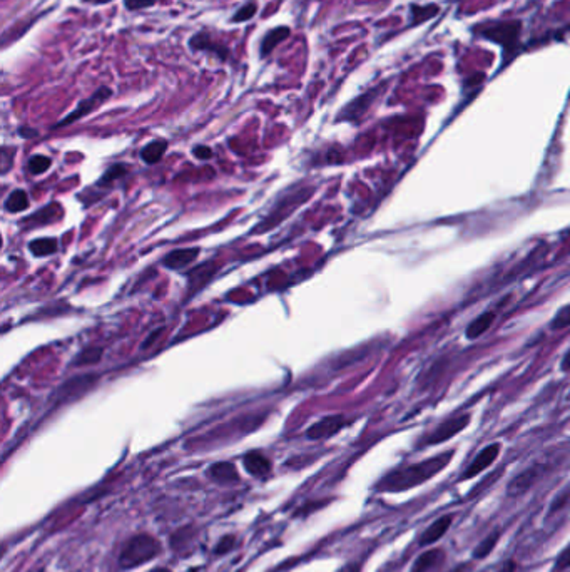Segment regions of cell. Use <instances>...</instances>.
<instances>
[{"instance_id":"6da1fadb","label":"cell","mask_w":570,"mask_h":572,"mask_svg":"<svg viewBox=\"0 0 570 572\" xmlns=\"http://www.w3.org/2000/svg\"><path fill=\"white\" fill-rule=\"evenodd\" d=\"M455 450H449V452H442L435 457L427 458V461L413 463V466H407L397 471L390 472L380 480L378 489L386 492H403L413 487L425 484L435 477L438 472H442L449 466L451 457H454Z\"/></svg>"},{"instance_id":"7a4b0ae2","label":"cell","mask_w":570,"mask_h":572,"mask_svg":"<svg viewBox=\"0 0 570 572\" xmlns=\"http://www.w3.org/2000/svg\"><path fill=\"white\" fill-rule=\"evenodd\" d=\"M159 552H161V544L158 539L149 534H138L124 544L119 556V564L122 569H134L154 559Z\"/></svg>"},{"instance_id":"3957f363","label":"cell","mask_w":570,"mask_h":572,"mask_svg":"<svg viewBox=\"0 0 570 572\" xmlns=\"http://www.w3.org/2000/svg\"><path fill=\"white\" fill-rule=\"evenodd\" d=\"M111 96H112L111 87H107V86L99 87L97 91L92 94V96H89L87 99H84V101L79 102L77 107H75V109L70 112V114L65 116L62 121H59V123L55 124V128H64V126H69V124L75 123V121H79V119H82V117L89 116L91 112L96 111L97 107H101L104 102L109 99Z\"/></svg>"},{"instance_id":"277c9868","label":"cell","mask_w":570,"mask_h":572,"mask_svg":"<svg viewBox=\"0 0 570 572\" xmlns=\"http://www.w3.org/2000/svg\"><path fill=\"white\" fill-rule=\"evenodd\" d=\"M468 424H470V415L468 414L454 417V419H450V420H445L444 424H440L435 430H433V432L430 434V437L425 440V444L427 445L444 444L449 439L455 437L456 434H460L461 430H464Z\"/></svg>"},{"instance_id":"5b68a950","label":"cell","mask_w":570,"mask_h":572,"mask_svg":"<svg viewBox=\"0 0 570 572\" xmlns=\"http://www.w3.org/2000/svg\"><path fill=\"white\" fill-rule=\"evenodd\" d=\"M545 471H547V467H545L544 463H535V466L525 468L524 472H520L517 477H513V479L510 480V484H508V487H507L508 495H512V497L524 495L525 492L529 490L542 475H544Z\"/></svg>"},{"instance_id":"8992f818","label":"cell","mask_w":570,"mask_h":572,"mask_svg":"<svg viewBox=\"0 0 570 572\" xmlns=\"http://www.w3.org/2000/svg\"><path fill=\"white\" fill-rule=\"evenodd\" d=\"M498 453H500V444L487 445L483 450H480L478 456L473 458V462L466 467L464 475H461V480L473 479V477H477L478 473L487 471V468L497 461Z\"/></svg>"},{"instance_id":"52a82bcc","label":"cell","mask_w":570,"mask_h":572,"mask_svg":"<svg viewBox=\"0 0 570 572\" xmlns=\"http://www.w3.org/2000/svg\"><path fill=\"white\" fill-rule=\"evenodd\" d=\"M190 47L192 50H201V53L209 50V53L218 55L219 60H226L229 57L228 47L221 44V42H216L207 32H197V34L192 35L190 40Z\"/></svg>"},{"instance_id":"ba28073f","label":"cell","mask_w":570,"mask_h":572,"mask_svg":"<svg viewBox=\"0 0 570 572\" xmlns=\"http://www.w3.org/2000/svg\"><path fill=\"white\" fill-rule=\"evenodd\" d=\"M346 420L345 417L341 415H334V417H327V419L319 420L314 424L311 429L308 430V439L311 440H322V439H328L331 437L338 432V430H341L343 427H345Z\"/></svg>"},{"instance_id":"9c48e42d","label":"cell","mask_w":570,"mask_h":572,"mask_svg":"<svg viewBox=\"0 0 570 572\" xmlns=\"http://www.w3.org/2000/svg\"><path fill=\"white\" fill-rule=\"evenodd\" d=\"M454 519H455L454 514H445V515H442L440 519H437L432 526H428L425 531L422 532L420 546L427 547V546H432V544H435L437 541H440V539L446 534V531L451 527Z\"/></svg>"},{"instance_id":"30bf717a","label":"cell","mask_w":570,"mask_h":572,"mask_svg":"<svg viewBox=\"0 0 570 572\" xmlns=\"http://www.w3.org/2000/svg\"><path fill=\"white\" fill-rule=\"evenodd\" d=\"M244 468L251 473L254 477H259V479H265L271 473V462L270 458L263 456L261 452H249L243 458Z\"/></svg>"},{"instance_id":"8fae6325","label":"cell","mask_w":570,"mask_h":572,"mask_svg":"<svg viewBox=\"0 0 570 572\" xmlns=\"http://www.w3.org/2000/svg\"><path fill=\"white\" fill-rule=\"evenodd\" d=\"M207 475H209L211 479H213L214 482H218V484H221V485L236 484V482L239 480L236 467H234V463H231V462L213 463V466L209 467V471H207Z\"/></svg>"},{"instance_id":"7c38bea8","label":"cell","mask_w":570,"mask_h":572,"mask_svg":"<svg viewBox=\"0 0 570 572\" xmlns=\"http://www.w3.org/2000/svg\"><path fill=\"white\" fill-rule=\"evenodd\" d=\"M290 34H291L290 27H286V26H280V27H275V29H271L268 34H265V37H263L261 47H259V55H261V57L270 55L273 50L276 49L278 44H281L283 40L288 39Z\"/></svg>"},{"instance_id":"4fadbf2b","label":"cell","mask_w":570,"mask_h":572,"mask_svg":"<svg viewBox=\"0 0 570 572\" xmlns=\"http://www.w3.org/2000/svg\"><path fill=\"white\" fill-rule=\"evenodd\" d=\"M444 559L445 552L442 549H428L422 552V556L417 557V561L412 566V572H430L432 569L440 566Z\"/></svg>"},{"instance_id":"5bb4252c","label":"cell","mask_w":570,"mask_h":572,"mask_svg":"<svg viewBox=\"0 0 570 572\" xmlns=\"http://www.w3.org/2000/svg\"><path fill=\"white\" fill-rule=\"evenodd\" d=\"M197 253L199 250L197 248H192V250H176L172 253H169V255L164 258V266H168V268L171 270H181L185 268L186 265H190L192 260H196Z\"/></svg>"},{"instance_id":"9a60e30c","label":"cell","mask_w":570,"mask_h":572,"mask_svg":"<svg viewBox=\"0 0 570 572\" xmlns=\"http://www.w3.org/2000/svg\"><path fill=\"white\" fill-rule=\"evenodd\" d=\"M493 321H495V313L493 312L482 313V315L475 318V320L468 325V328H466V331H465L466 339L475 340V339H478V336H482L483 333L487 331L490 326H492Z\"/></svg>"},{"instance_id":"2e32d148","label":"cell","mask_w":570,"mask_h":572,"mask_svg":"<svg viewBox=\"0 0 570 572\" xmlns=\"http://www.w3.org/2000/svg\"><path fill=\"white\" fill-rule=\"evenodd\" d=\"M166 151H168V141L158 139V141H153V143H149L148 146L141 151V158H143L144 163L155 164V163L161 161V158L166 154Z\"/></svg>"},{"instance_id":"e0dca14e","label":"cell","mask_w":570,"mask_h":572,"mask_svg":"<svg viewBox=\"0 0 570 572\" xmlns=\"http://www.w3.org/2000/svg\"><path fill=\"white\" fill-rule=\"evenodd\" d=\"M498 541H500V532L495 531V532L488 534V536L485 537L483 541L480 542L477 547H475V551H473V559H475V561H482V559H485V557H487V556L490 554V552L493 551V547L497 546Z\"/></svg>"},{"instance_id":"ac0fdd59","label":"cell","mask_w":570,"mask_h":572,"mask_svg":"<svg viewBox=\"0 0 570 572\" xmlns=\"http://www.w3.org/2000/svg\"><path fill=\"white\" fill-rule=\"evenodd\" d=\"M29 248L35 256H47V255H52V253L57 251V240H54V238H42V240H34V241H31Z\"/></svg>"},{"instance_id":"d6986e66","label":"cell","mask_w":570,"mask_h":572,"mask_svg":"<svg viewBox=\"0 0 570 572\" xmlns=\"http://www.w3.org/2000/svg\"><path fill=\"white\" fill-rule=\"evenodd\" d=\"M29 206V198H27L26 191L17 189L6 199V209L11 213H21Z\"/></svg>"},{"instance_id":"ffe728a7","label":"cell","mask_w":570,"mask_h":572,"mask_svg":"<svg viewBox=\"0 0 570 572\" xmlns=\"http://www.w3.org/2000/svg\"><path fill=\"white\" fill-rule=\"evenodd\" d=\"M256 12H258V4L246 2L243 7L238 9L236 13H234L233 22H246V21H249V18H253Z\"/></svg>"},{"instance_id":"44dd1931","label":"cell","mask_w":570,"mask_h":572,"mask_svg":"<svg viewBox=\"0 0 570 572\" xmlns=\"http://www.w3.org/2000/svg\"><path fill=\"white\" fill-rule=\"evenodd\" d=\"M565 326H570V304L564 307L562 309H559L557 317H555L552 323H550V328H552V330H562Z\"/></svg>"},{"instance_id":"7402d4cb","label":"cell","mask_w":570,"mask_h":572,"mask_svg":"<svg viewBox=\"0 0 570 572\" xmlns=\"http://www.w3.org/2000/svg\"><path fill=\"white\" fill-rule=\"evenodd\" d=\"M50 166V159L47 156H34L31 158L29 161V171L32 175H42V172H45L49 170Z\"/></svg>"},{"instance_id":"603a6c76","label":"cell","mask_w":570,"mask_h":572,"mask_svg":"<svg viewBox=\"0 0 570 572\" xmlns=\"http://www.w3.org/2000/svg\"><path fill=\"white\" fill-rule=\"evenodd\" d=\"M234 546H236V537H234V536H224V537L219 539L218 544H216L214 552L218 556H224V554H228V552L233 551Z\"/></svg>"},{"instance_id":"cb8c5ba5","label":"cell","mask_w":570,"mask_h":572,"mask_svg":"<svg viewBox=\"0 0 570 572\" xmlns=\"http://www.w3.org/2000/svg\"><path fill=\"white\" fill-rule=\"evenodd\" d=\"M126 172H127V170H126L124 164H114V166H112L111 170L101 177L99 185H111L112 181L117 180V177L122 176V175H126Z\"/></svg>"},{"instance_id":"d4e9b609","label":"cell","mask_w":570,"mask_h":572,"mask_svg":"<svg viewBox=\"0 0 570 572\" xmlns=\"http://www.w3.org/2000/svg\"><path fill=\"white\" fill-rule=\"evenodd\" d=\"M159 0H124V6L126 9H129V11H143V9H148V7H154L155 4H158Z\"/></svg>"},{"instance_id":"484cf974","label":"cell","mask_w":570,"mask_h":572,"mask_svg":"<svg viewBox=\"0 0 570 572\" xmlns=\"http://www.w3.org/2000/svg\"><path fill=\"white\" fill-rule=\"evenodd\" d=\"M99 358H101V350H99V348H89V350L82 351L81 356H79V358L75 360V363H81V365L94 363V362H97Z\"/></svg>"},{"instance_id":"4316f807","label":"cell","mask_w":570,"mask_h":572,"mask_svg":"<svg viewBox=\"0 0 570 572\" xmlns=\"http://www.w3.org/2000/svg\"><path fill=\"white\" fill-rule=\"evenodd\" d=\"M570 567V546L565 547V549L560 552L557 561H555L554 572H562Z\"/></svg>"},{"instance_id":"83f0119b","label":"cell","mask_w":570,"mask_h":572,"mask_svg":"<svg viewBox=\"0 0 570 572\" xmlns=\"http://www.w3.org/2000/svg\"><path fill=\"white\" fill-rule=\"evenodd\" d=\"M192 153H194V156L197 159H209L211 156H213V151H211L207 146H196L194 149H192Z\"/></svg>"},{"instance_id":"f1b7e54d","label":"cell","mask_w":570,"mask_h":572,"mask_svg":"<svg viewBox=\"0 0 570 572\" xmlns=\"http://www.w3.org/2000/svg\"><path fill=\"white\" fill-rule=\"evenodd\" d=\"M515 569H517V564L513 561H508V562H505V566H503V569H502V572H515Z\"/></svg>"},{"instance_id":"f546056e","label":"cell","mask_w":570,"mask_h":572,"mask_svg":"<svg viewBox=\"0 0 570 572\" xmlns=\"http://www.w3.org/2000/svg\"><path fill=\"white\" fill-rule=\"evenodd\" d=\"M562 370H564V372H569V370H570V350L567 351V355H565L564 360H562Z\"/></svg>"},{"instance_id":"4dcf8cb0","label":"cell","mask_w":570,"mask_h":572,"mask_svg":"<svg viewBox=\"0 0 570 572\" xmlns=\"http://www.w3.org/2000/svg\"><path fill=\"white\" fill-rule=\"evenodd\" d=\"M82 2H86V4H94V6H104V4L112 2V0H82Z\"/></svg>"},{"instance_id":"1f68e13d","label":"cell","mask_w":570,"mask_h":572,"mask_svg":"<svg viewBox=\"0 0 570 572\" xmlns=\"http://www.w3.org/2000/svg\"><path fill=\"white\" fill-rule=\"evenodd\" d=\"M340 572H360V566H358V564L348 566V567H345V569L340 571Z\"/></svg>"},{"instance_id":"d6a6232c","label":"cell","mask_w":570,"mask_h":572,"mask_svg":"<svg viewBox=\"0 0 570 572\" xmlns=\"http://www.w3.org/2000/svg\"><path fill=\"white\" fill-rule=\"evenodd\" d=\"M149 572H172V571L166 569V567H155V569H150Z\"/></svg>"},{"instance_id":"836d02e7","label":"cell","mask_w":570,"mask_h":572,"mask_svg":"<svg viewBox=\"0 0 570 572\" xmlns=\"http://www.w3.org/2000/svg\"><path fill=\"white\" fill-rule=\"evenodd\" d=\"M464 569H465V566L464 567H456V569L451 571V572H464Z\"/></svg>"}]
</instances>
